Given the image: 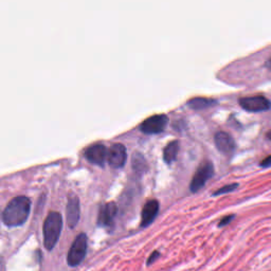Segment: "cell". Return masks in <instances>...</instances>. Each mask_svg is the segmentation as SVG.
<instances>
[{
	"instance_id": "obj_4",
	"label": "cell",
	"mask_w": 271,
	"mask_h": 271,
	"mask_svg": "<svg viewBox=\"0 0 271 271\" xmlns=\"http://www.w3.org/2000/svg\"><path fill=\"white\" fill-rule=\"evenodd\" d=\"M214 175V167L211 162L206 161L199 167L196 170L193 179L191 181L190 189L192 192H197L201 190L203 185L206 183L210 178Z\"/></svg>"
},
{
	"instance_id": "obj_7",
	"label": "cell",
	"mask_w": 271,
	"mask_h": 271,
	"mask_svg": "<svg viewBox=\"0 0 271 271\" xmlns=\"http://www.w3.org/2000/svg\"><path fill=\"white\" fill-rule=\"evenodd\" d=\"M86 158L98 166H103L106 159H108V152L103 144H94L89 146L85 152Z\"/></svg>"
},
{
	"instance_id": "obj_13",
	"label": "cell",
	"mask_w": 271,
	"mask_h": 271,
	"mask_svg": "<svg viewBox=\"0 0 271 271\" xmlns=\"http://www.w3.org/2000/svg\"><path fill=\"white\" fill-rule=\"evenodd\" d=\"M178 151H179V142L172 141L163 149V159L167 163H172L176 159Z\"/></svg>"
},
{
	"instance_id": "obj_18",
	"label": "cell",
	"mask_w": 271,
	"mask_h": 271,
	"mask_svg": "<svg viewBox=\"0 0 271 271\" xmlns=\"http://www.w3.org/2000/svg\"><path fill=\"white\" fill-rule=\"evenodd\" d=\"M234 218V215H228L226 217H224L222 220H220L219 224H218V227H224V226H227L228 224L231 223V220Z\"/></svg>"
},
{
	"instance_id": "obj_20",
	"label": "cell",
	"mask_w": 271,
	"mask_h": 271,
	"mask_svg": "<svg viewBox=\"0 0 271 271\" xmlns=\"http://www.w3.org/2000/svg\"><path fill=\"white\" fill-rule=\"evenodd\" d=\"M266 67H267L269 70H271V58L266 62Z\"/></svg>"
},
{
	"instance_id": "obj_10",
	"label": "cell",
	"mask_w": 271,
	"mask_h": 271,
	"mask_svg": "<svg viewBox=\"0 0 271 271\" xmlns=\"http://www.w3.org/2000/svg\"><path fill=\"white\" fill-rule=\"evenodd\" d=\"M215 144L219 152L225 155H232L235 151V141L229 134L225 132H218L215 135Z\"/></svg>"
},
{
	"instance_id": "obj_17",
	"label": "cell",
	"mask_w": 271,
	"mask_h": 271,
	"mask_svg": "<svg viewBox=\"0 0 271 271\" xmlns=\"http://www.w3.org/2000/svg\"><path fill=\"white\" fill-rule=\"evenodd\" d=\"M160 256V252L159 251H154L151 255L148 256V259H147V262H146V265L149 266V265H152L153 263H155L157 261V259H158Z\"/></svg>"
},
{
	"instance_id": "obj_1",
	"label": "cell",
	"mask_w": 271,
	"mask_h": 271,
	"mask_svg": "<svg viewBox=\"0 0 271 271\" xmlns=\"http://www.w3.org/2000/svg\"><path fill=\"white\" fill-rule=\"evenodd\" d=\"M31 210V202L26 196L13 198L2 212V222L8 227H17L26 223Z\"/></svg>"
},
{
	"instance_id": "obj_11",
	"label": "cell",
	"mask_w": 271,
	"mask_h": 271,
	"mask_svg": "<svg viewBox=\"0 0 271 271\" xmlns=\"http://www.w3.org/2000/svg\"><path fill=\"white\" fill-rule=\"evenodd\" d=\"M159 211V203L153 199L145 203L141 213V227H147L151 225L156 218Z\"/></svg>"
},
{
	"instance_id": "obj_3",
	"label": "cell",
	"mask_w": 271,
	"mask_h": 271,
	"mask_svg": "<svg viewBox=\"0 0 271 271\" xmlns=\"http://www.w3.org/2000/svg\"><path fill=\"white\" fill-rule=\"evenodd\" d=\"M87 247H88L87 235L85 233H80L75 237L67 254L68 265L71 267H75L80 265L87 254Z\"/></svg>"
},
{
	"instance_id": "obj_9",
	"label": "cell",
	"mask_w": 271,
	"mask_h": 271,
	"mask_svg": "<svg viewBox=\"0 0 271 271\" xmlns=\"http://www.w3.org/2000/svg\"><path fill=\"white\" fill-rule=\"evenodd\" d=\"M117 205L115 203H107L101 206L99 212L98 224L103 227H110L117 215Z\"/></svg>"
},
{
	"instance_id": "obj_8",
	"label": "cell",
	"mask_w": 271,
	"mask_h": 271,
	"mask_svg": "<svg viewBox=\"0 0 271 271\" xmlns=\"http://www.w3.org/2000/svg\"><path fill=\"white\" fill-rule=\"evenodd\" d=\"M108 163L116 169L122 168L126 161V148L123 144L115 143L108 152Z\"/></svg>"
},
{
	"instance_id": "obj_15",
	"label": "cell",
	"mask_w": 271,
	"mask_h": 271,
	"mask_svg": "<svg viewBox=\"0 0 271 271\" xmlns=\"http://www.w3.org/2000/svg\"><path fill=\"white\" fill-rule=\"evenodd\" d=\"M133 168L135 170H140V172H144L147 169L146 161L144 157L140 154H135L133 156Z\"/></svg>"
},
{
	"instance_id": "obj_14",
	"label": "cell",
	"mask_w": 271,
	"mask_h": 271,
	"mask_svg": "<svg viewBox=\"0 0 271 271\" xmlns=\"http://www.w3.org/2000/svg\"><path fill=\"white\" fill-rule=\"evenodd\" d=\"M214 103L212 100H208L204 98H196V99H192L188 102V105L193 109H203L205 108V107H209Z\"/></svg>"
},
{
	"instance_id": "obj_5",
	"label": "cell",
	"mask_w": 271,
	"mask_h": 271,
	"mask_svg": "<svg viewBox=\"0 0 271 271\" xmlns=\"http://www.w3.org/2000/svg\"><path fill=\"white\" fill-rule=\"evenodd\" d=\"M239 105L247 111L250 112H261L269 110L271 103L268 99L262 96L246 97L239 100Z\"/></svg>"
},
{
	"instance_id": "obj_12",
	"label": "cell",
	"mask_w": 271,
	"mask_h": 271,
	"mask_svg": "<svg viewBox=\"0 0 271 271\" xmlns=\"http://www.w3.org/2000/svg\"><path fill=\"white\" fill-rule=\"evenodd\" d=\"M80 219V201L76 196H71L67 203V223L73 229Z\"/></svg>"
},
{
	"instance_id": "obj_21",
	"label": "cell",
	"mask_w": 271,
	"mask_h": 271,
	"mask_svg": "<svg viewBox=\"0 0 271 271\" xmlns=\"http://www.w3.org/2000/svg\"><path fill=\"white\" fill-rule=\"evenodd\" d=\"M266 136H267V138H268V139H269V140L271 141V130H270V131H269V132L267 133V135H266Z\"/></svg>"
},
{
	"instance_id": "obj_16",
	"label": "cell",
	"mask_w": 271,
	"mask_h": 271,
	"mask_svg": "<svg viewBox=\"0 0 271 271\" xmlns=\"http://www.w3.org/2000/svg\"><path fill=\"white\" fill-rule=\"evenodd\" d=\"M237 187H238V184H237V183H233V184H229V185H225V187H223L222 189H219V190H217V191L214 192L213 195H214V196H218V195H223V194H226V193H229V192L234 191Z\"/></svg>"
},
{
	"instance_id": "obj_2",
	"label": "cell",
	"mask_w": 271,
	"mask_h": 271,
	"mask_svg": "<svg viewBox=\"0 0 271 271\" xmlns=\"http://www.w3.org/2000/svg\"><path fill=\"white\" fill-rule=\"evenodd\" d=\"M63 229V218L59 212H50L44 223V244L51 251L58 244Z\"/></svg>"
},
{
	"instance_id": "obj_6",
	"label": "cell",
	"mask_w": 271,
	"mask_h": 271,
	"mask_svg": "<svg viewBox=\"0 0 271 271\" xmlns=\"http://www.w3.org/2000/svg\"><path fill=\"white\" fill-rule=\"evenodd\" d=\"M168 123V118L166 115H156L146 119L143 123L140 125L141 132L148 135L159 134L165 131Z\"/></svg>"
},
{
	"instance_id": "obj_19",
	"label": "cell",
	"mask_w": 271,
	"mask_h": 271,
	"mask_svg": "<svg viewBox=\"0 0 271 271\" xmlns=\"http://www.w3.org/2000/svg\"><path fill=\"white\" fill-rule=\"evenodd\" d=\"M261 167L262 168H269V167H271V156H268L267 158H265V159H264L261 162Z\"/></svg>"
}]
</instances>
